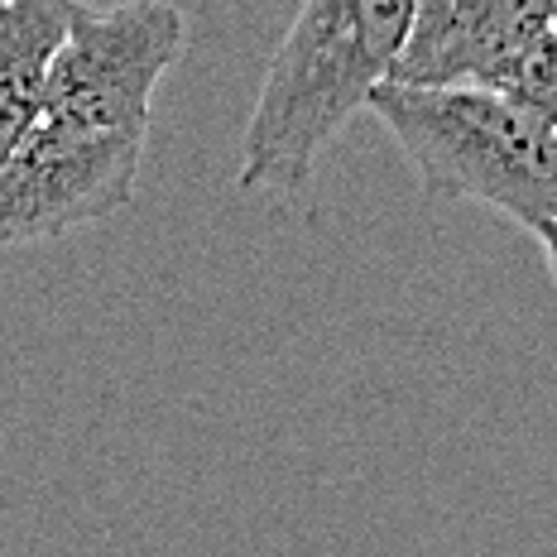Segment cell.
I'll list each match as a JSON object with an SVG mask.
<instances>
[{
	"instance_id": "277c9868",
	"label": "cell",
	"mask_w": 557,
	"mask_h": 557,
	"mask_svg": "<svg viewBox=\"0 0 557 557\" xmlns=\"http://www.w3.org/2000/svg\"><path fill=\"white\" fill-rule=\"evenodd\" d=\"M149 135L83 131L39 115L0 169V250L111 222L135 202Z\"/></svg>"
},
{
	"instance_id": "6da1fadb",
	"label": "cell",
	"mask_w": 557,
	"mask_h": 557,
	"mask_svg": "<svg viewBox=\"0 0 557 557\" xmlns=\"http://www.w3.org/2000/svg\"><path fill=\"white\" fill-rule=\"evenodd\" d=\"M413 0H304L240 139V193H308L332 139L389 77Z\"/></svg>"
},
{
	"instance_id": "ba28073f",
	"label": "cell",
	"mask_w": 557,
	"mask_h": 557,
	"mask_svg": "<svg viewBox=\"0 0 557 557\" xmlns=\"http://www.w3.org/2000/svg\"><path fill=\"white\" fill-rule=\"evenodd\" d=\"M539 246H543V260H548V274H553V284H557V222H543L539 231Z\"/></svg>"
},
{
	"instance_id": "5b68a950",
	"label": "cell",
	"mask_w": 557,
	"mask_h": 557,
	"mask_svg": "<svg viewBox=\"0 0 557 557\" xmlns=\"http://www.w3.org/2000/svg\"><path fill=\"white\" fill-rule=\"evenodd\" d=\"M553 25L557 0H413L409 34L385 83L495 87Z\"/></svg>"
},
{
	"instance_id": "3957f363",
	"label": "cell",
	"mask_w": 557,
	"mask_h": 557,
	"mask_svg": "<svg viewBox=\"0 0 557 557\" xmlns=\"http://www.w3.org/2000/svg\"><path fill=\"white\" fill-rule=\"evenodd\" d=\"M188 49V15L169 0H121L83 5L67 15L39 115L83 131H154V91Z\"/></svg>"
},
{
	"instance_id": "52a82bcc",
	"label": "cell",
	"mask_w": 557,
	"mask_h": 557,
	"mask_svg": "<svg viewBox=\"0 0 557 557\" xmlns=\"http://www.w3.org/2000/svg\"><path fill=\"white\" fill-rule=\"evenodd\" d=\"M495 87L509 91L519 107L543 115V121L557 131V25L548 34H539V39L505 67V77Z\"/></svg>"
},
{
	"instance_id": "8992f818",
	"label": "cell",
	"mask_w": 557,
	"mask_h": 557,
	"mask_svg": "<svg viewBox=\"0 0 557 557\" xmlns=\"http://www.w3.org/2000/svg\"><path fill=\"white\" fill-rule=\"evenodd\" d=\"M77 0H0V169L44 107V77Z\"/></svg>"
},
{
	"instance_id": "7a4b0ae2",
	"label": "cell",
	"mask_w": 557,
	"mask_h": 557,
	"mask_svg": "<svg viewBox=\"0 0 557 557\" xmlns=\"http://www.w3.org/2000/svg\"><path fill=\"white\" fill-rule=\"evenodd\" d=\"M366 111L399 139L428 202H475L524 231L557 222V131L509 91L380 83Z\"/></svg>"
}]
</instances>
